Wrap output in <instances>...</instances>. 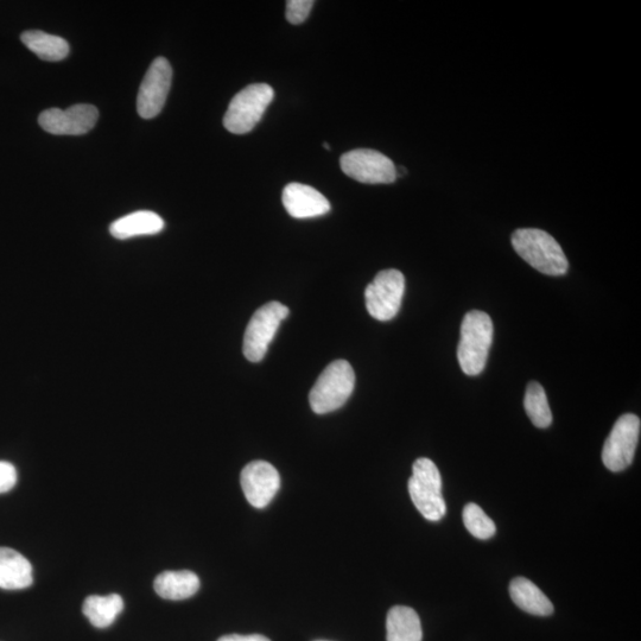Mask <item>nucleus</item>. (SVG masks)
Instances as JSON below:
<instances>
[{
    "instance_id": "nucleus-3",
    "label": "nucleus",
    "mask_w": 641,
    "mask_h": 641,
    "mask_svg": "<svg viewBox=\"0 0 641 641\" xmlns=\"http://www.w3.org/2000/svg\"><path fill=\"white\" fill-rule=\"evenodd\" d=\"M355 373L346 360L328 365L310 391L309 403L315 414L325 415L344 406L351 397Z\"/></svg>"
},
{
    "instance_id": "nucleus-17",
    "label": "nucleus",
    "mask_w": 641,
    "mask_h": 641,
    "mask_svg": "<svg viewBox=\"0 0 641 641\" xmlns=\"http://www.w3.org/2000/svg\"><path fill=\"white\" fill-rule=\"evenodd\" d=\"M510 595L514 604L526 613L538 615V617H548L554 613V605L551 604L548 596L525 577L512 580Z\"/></svg>"
},
{
    "instance_id": "nucleus-16",
    "label": "nucleus",
    "mask_w": 641,
    "mask_h": 641,
    "mask_svg": "<svg viewBox=\"0 0 641 641\" xmlns=\"http://www.w3.org/2000/svg\"><path fill=\"white\" fill-rule=\"evenodd\" d=\"M155 592L165 600H186L198 593L200 579L193 571H164L154 582Z\"/></svg>"
},
{
    "instance_id": "nucleus-9",
    "label": "nucleus",
    "mask_w": 641,
    "mask_h": 641,
    "mask_svg": "<svg viewBox=\"0 0 641 641\" xmlns=\"http://www.w3.org/2000/svg\"><path fill=\"white\" fill-rule=\"evenodd\" d=\"M342 171L351 179L366 184H389L397 179L396 165L379 151L357 149L341 157Z\"/></svg>"
},
{
    "instance_id": "nucleus-1",
    "label": "nucleus",
    "mask_w": 641,
    "mask_h": 641,
    "mask_svg": "<svg viewBox=\"0 0 641 641\" xmlns=\"http://www.w3.org/2000/svg\"><path fill=\"white\" fill-rule=\"evenodd\" d=\"M512 246L532 268L548 276L567 274L569 263L560 244L549 233L522 228L512 234Z\"/></svg>"
},
{
    "instance_id": "nucleus-22",
    "label": "nucleus",
    "mask_w": 641,
    "mask_h": 641,
    "mask_svg": "<svg viewBox=\"0 0 641 641\" xmlns=\"http://www.w3.org/2000/svg\"><path fill=\"white\" fill-rule=\"evenodd\" d=\"M463 524L475 538H479L481 541L492 538L497 532V526L493 520L479 505L473 503L466 505L463 510Z\"/></svg>"
},
{
    "instance_id": "nucleus-26",
    "label": "nucleus",
    "mask_w": 641,
    "mask_h": 641,
    "mask_svg": "<svg viewBox=\"0 0 641 641\" xmlns=\"http://www.w3.org/2000/svg\"><path fill=\"white\" fill-rule=\"evenodd\" d=\"M325 148H326L327 150H330V147H329V145H328L327 143H325Z\"/></svg>"
},
{
    "instance_id": "nucleus-14",
    "label": "nucleus",
    "mask_w": 641,
    "mask_h": 641,
    "mask_svg": "<svg viewBox=\"0 0 641 641\" xmlns=\"http://www.w3.org/2000/svg\"><path fill=\"white\" fill-rule=\"evenodd\" d=\"M33 582V566L27 558L14 549L0 548V588L21 590Z\"/></svg>"
},
{
    "instance_id": "nucleus-2",
    "label": "nucleus",
    "mask_w": 641,
    "mask_h": 641,
    "mask_svg": "<svg viewBox=\"0 0 641 641\" xmlns=\"http://www.w3.org/2000/svg\"><path fill=\"white\" fill-rule=\"evenodd\" d=\"M493 333L490 315L480 310H472L466 314L461 326L458 359L461 370L467 376H479L485 370Z\"/></svg>"
},
{
    "instance_id": "nucleus-7",
    "label": "nucleus",
    "mask_w": 641,
    "mask_h": 641,
    "mask_svg": "<svg viewBox=\"0 0 641 641\" xmlns=\"http://www.w3.org/2000/svg\"><path fill=\"white\" fill-rule=\"evenodd\" d=\"M404 291L405 278L401 271H380L365 291L367 312L378 321L392 320L401 309Z\"/></svg>"
},
{
    "instance_id": "nucleus-18",
    "label": "nucleus",
    "mask_w": 641,
    "mask_h": 641,
    "mask_svg": "<svg viewBox=\"0 0 641 641\" xmlns=\"http://www.w3.org/2000/svg\"><path fill=\"white\" fill-rule=\"evenodd\" d=\"M387 641H422L423 631L420 617L414 609L395 606L386 619Z\"/></svg>"
},
{
    "instance_id": "nucleus-20",
    "label": "nucleus",
    "mask_w": 641,
    "mask_h": 641,
    "mask_svg": "<svg viewBox=\"0 0 641 641\" xmlns=\"http://www.w3.org/2000/svg\"><path fill=\"white\" fill-rule=\"evenodd\" d=\"M24 46L40 57L41 60L56 62L65 60L69 54V44L65 38L43 33L40 30H29L22 34Z\"/></svg>"
},
{
    "instance_id": "nucleus-23",
    "label": "nucleus",
    "mask_w": 641,
    "mask_h": 641,
    "mask_svg": "<svg viewBox=\"0 0 641 641\" xmlns=\"http://www.w3.org/2000/svg\"><path fill=\"white\" fill-rule=\"evenodd\" d=\"M313 0H289L287 3V19L291 24L306 22L314 6Z\"/></svg>"
},
{
    "instance_id": "nucleus-21",
    "label": "nucleus",
    "mask_w": 641,
    "mask_h": 641,
    "mask_svg": "<svg viewBox=\"0 0 641 641\" xmlns=\"http://www.w3.org/2000/svg\"><path fill=\"white\" fill-rule=\"evenodd\" d=\"M524 406L530 421L537 428L545 429L552 423V414L548 402L547 393L543 386L536 382L528 385L525 392Z\"/></svg>"
},
{
    "instance_id": "nucleus-25",
    "label": "nucleus",
    "mask_w": 641,
    "mask_h": 641,
    "mask_svg": "<svg viewBox=\"0 0 641 641\" xmlns=\"http://www.w3.org/2000/svg\"><path fill=\"white\" fill-rule=\"evenodd\" d=\"M218 641H270V639L260 636V634H251V636H240V634H230V636L221 637Z\"/></svg>"
},
{
    "instance_id": "nucleus-13",
    "label": "nucleus",
    "mask_w": 641,
    "mask_h": 641,
    "mask_svg": "<svg viewBox=\"0 0 641 641\" xmlns=\"http://www.w3.org/2000/svg\"><path fill=\"white\" fill-rule=\"evenodd\" d=\"M282 201L290 217L295 219L321 217L332 208L319 190L301 183L288 184L283 190Z\"/></svg>"
},
{
    "instance_id": "nucleus-11",
    "label": "nucleus",
    "mask_w": 641,
    "mask_h": 641,
    "mask_svg": "<svg viewBox=\"0 0 641 641\" xmlns=\"http://www.w3.org/2000/svg\"><path fill=\"white\" fill-rule=\"evenodd\" d=\"M99 119L97 107L79 104L67 110L49 109L40 114L38 123L44 131L56 136H81L90 132Z\"/></svg>"
},
{
    "instance_id": "nucleus-24",
    "label": "nucleus",
    "mask_w": 641,
    "mask_h": 641,
    "mask_svg": "<svg viewBox=\"0 0 641 641\" xmlns=\"http://www.w3.org/2000/svg\"><path fill=\"white\" fill-rule=\"evenodd\" d=\"M17 471L10 462L0 461V494L12 490L16 486Z\"/></svg>"
},
{
    "instance_id": "nucleus-12",
    "label": "nucleus",
    "mask_w": 641,
    "mask_h": 641,
    "mask_svg": "<svg viewBox=\"0 0 641 641\" xmlns=\"http://www.w3.org/2000/svg\"><path fill=\"white\" fill-rule=\"evenodd\" d=\"M241 488L247 501L256 509L268 506L281 487L277 469L266 461H253L241 472Z\"/></svg>"
},
{
    "instance_id": "nucleus-6",
    "label": "nucleus",
    "mask_w": 641,
    "mask_h": 641,
    "mask_svg": "<svg viewBox=\"0 0 641 641\" xmlns=\"http://www.w3.org/2000/svg\"><path fill=\"white\" fill-rule=\"evenodd\" d=\"M288 315L289 308L277 301L265 304L253 314L244 335L243 352L247 360L259 363L264 359L279 325Z\"/></svg>"
},
{
    "instance_id": "nucleus-19",
    "label": "nucleus",
    "mask_w": 641,
    "mask_h": 641,
    "mask_svg": "<svg viewBox=\"0 0 641 641\" xmlns=\"http://www.w3.org/2000/svg\"><path fill=\"white\" fill-rule=\"evenodd\" d=\"M123 609L124 601L118 594L88 596L82 606L85 617L97 628L111 626Z\"/></svg>"
},
{
    "instance_id": "nucleus-5",
    "label": "nucleus",
    "mask_w": 641,
    "mask_h": 641,
    "mask_svg": "<svg viewBox=\"0 0 641 641\" xmlns=\"http://www.w3.org/2000/svg\"><path fill=\"white\" fill-rule=\"evenodd\" d=\"M274 98V88L269 85L247 86L232 99L228 106L224 118L225 128L234 135L249 133L256 128Z\"/></svg>"
},
{
    "instance_id": "nucleus-8",
    "label": "nucleus",
    "mask_w": 641,
    "mask_h": 641,
    "mask_svg": "<svg viewBox=\"0 0 641 641\" xmlns=\"http://www.w3.org/2000/svg\"><path fill=\"white\" fill-rule=\"evenodd\" d=\"M641 430L640 418L626 414L615 422L602 449V461L611 472H623L631 466L638 447Z\"/></svg>"
},
{
    "instance_id": "nucleus-15",
    "label": "nucleus",
    "mask_w": 641,
    "mask_h": 641,
    "mask_svg": "<svg viewBox=\"0 0 641 641\" xmlns=\"http://www.w3.org/2000/svg\"><path fill=\"white\" fill-rule=\"evenodd\" d=\"M164 221L160 215L139 211L126 215L113 222L110 226L112 237L119 240H126L141 236H154L163 231Z\"/></svg>"
},
{
    "instance_id": "nucleus-10",
    "label": "nucleus",
    "mask_w": 641,
    "mask_h": 641,
    "mask_svg": "<svg viewBox=\"0 0 641 641\" xmlns=\"http://www.w3.org/2000/svg\"><path fill=\"white\" fill-rule=\"evenodd\" d=\"M173 80V68L164 57L151 63L137 97V111L144 119H152L163 110Z\"/></svg>"
},
{
    "instance_id": "nucleus-4",
    "label": "nucleus",
    "mask_w": 641,
    "mask_h": 641,
    "mask_svg": "<svg viewBox=\"0 0 641 641\" xmlns=\"http://www.w3.org/2000/svg\"><path fill=\"white\" fill-rule=\"evenodd\" d=\"M412 503L430 522H439L446 516L447 505L442 494V478L439 468L429 459H418L412 467L409 480Z\"/></svg>"
}]
</instances>
